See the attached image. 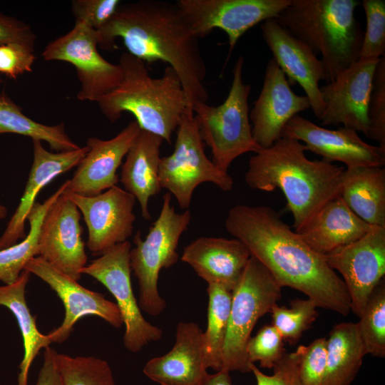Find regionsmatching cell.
I'll list each match as a JSON object with an SVG mask.
<instances>
[{"label": "cell", "mask_w": 385, "mask_h": 385, "mask_svg": "<svg viewBox=\"0 0 385 385\" xmlns=\"http://www.w3.org/2000/svg\"><path fill=\"white\" fill-rule=\"evenodd\" d=\"M225 227L282 288L301 292L317 307L349 314L351 300L342 279L273 208L237 205L229 210Z\"/></svg>", "instance_id": "1"}, {"label": "cell", "mask_w": 385, "mask_h": 385, "mask_svg": "<svg viewBox=\"0 0 385 385\" xmlns=\"http://www.w3.org/2000/svg\"><path fill=\"white\" fill-rule=\"evenodd\" d=\"M98 46L113 50L122 39L128 53L146 63H167L178 75L189 110L206 102L207 69L199 38L175 3L140 0L120 4L110 21L96 31Z\"/></svg>", "instance_id": "2"}, {"label": "cell", "mask_w": 385, "mask_h": 385, "mask_svg": "<svg viewBox=\"0 0 385 385\" xmlns=\"http://www.w3.org/2000/svg\"><path fill=\"white\" fill-rule=\"evenodd\" d=\"M301 142L282 137L253 155L245 182L253 190L284 194L295 232L302 229L329 201L339 196L344 168L324 160H312Z\"/></svg>", "instance_id": "3"}, {"label": "cell", "mask_w": 385, "mask_h": 385, "mask_svg": "<svg viewBox=\"0 0 385 385\" xmlns=\"http://www.w3.org/2000/svg\"><path fill=\"white\" fill-rule=\"evenodd\" d=\"M120 83L97 103L103 115L113 123L122 113H132L141 130L161 137L172 144L183 115L189 110L180 78L170 66L163 75L152 77L146 63L128 52L121 53Z\"/></svg>", "instance_id": "4"}, {"label": "cell", "mask_w": 385, "mask_h": 385, "mask_svg": "<svg viewBox=\"0 0 385 385\" xmlns=\"http://www.w3.org/2000/svg\"><path fill=\"white\" fill-rule=\"evenodd\" d=\"M359 4L356 0H291L275 20L321 55L329 83L359 59L364 34L355 16Z\"/></svg>", "instance_id": "5"}, {"label": "cell", "mask_w": 385, "mask_h": 385, "mask_svg": "<svg viewBox=\"0 0 385 385\" xmlns=\"http://www.w3.org/2000/svg\"><path fill=\"white\" fill-rule=\"evenodd\" d=\"M244 59L237 58L231 87L219 106L196 102L192 111L203 143L212 153V163L227 173L231 163L242 154L262 149L255 140L249 116L248 97L251 90L242 81Z\"/></svg>", "instance_id": "6"}, {"label": "cell", "mask_w": 385, "mask_h": 385, "mask_svg": "<svg viewBox=\"0 0 385 385\" xmlns=\"http://www.w3.org/2000/svg\"><path fill=\"white\" fill-rule=\"evenodd\" d=\"M192 215L189 210L176 212L171 205V195L163 196L158 217L145 238L139 231L133 238L135 247L130 251L131 270L138 279L140 309L151 316L160 314L166 307L158 288L160 272L177 263L179 240L188 229Z\"/></svg>", "instance_id": "7"}, {"label": "cell", "mask_w": 385, "mask_h": 385, "mask_svg": "<svg viewBox=\"0 0 385 385\" xmlns=\"http://www.w3.org/2000/svg\"><path fill=\"white\" fill-rule=\"evenodd\" d=\"M282 287L270 272L250 257L232 301L222 350V370L250 372L246 346L260 317L271 312L281 297Z\"/></svg>", "instance_id": "8"}, {"label": "cell", "mask_w": 385, "mask_h": 385, "mask_svg": "<svg viewBox=\"0 0 385 385\" xmlns=\"http://www.w3.org/2000/svg\"><path fill=\"white\" fill-rule=\"evenodd\" d=\"M159 178L161 188L168 190L185 210L199 185L211 183L225 192L234 186L228 173L221 171L206 155L194 113L189 112L183 115L176 130L173 152L160 158Z\"/></svg>", "instance_id": "9"}, {"label": "cell", "mask_w": 385, "mask_h": 385, "mask_svg": "<svg viewBox=\"0 0 385 385\" xmlns=\"http://www.w3.org/2000/svg\"><path fill=\"white\" fill-rule=\"evenodd\" d=\"M128 241L108 249L81 270L103 284L116 300L125 332L123 344L133 353L140 351L150 342L162 338L160 328L148 322L143 316L133 292Z\"/></svg>", "instance_id": "10"}, {"label": "cell", "mask_w": 385, "mask_h": 385, "mask_svg": "<svg viewBox=\"0 0 385 385\" xmlns=\"http://www.w3.org/2000/svg\"><path fill=\"white\" fill-rule=\"evenodd\" d=\"M96 31L75 21L65 35L48 43L41 53L45 61H61L72 64L76 71L81 88L79 101L97 102L120 82V66L108 62L98 51Z\"/></svg>", "instance_id": "11"}, {"label": "cell", "mask_w": 385, "mask_h": 385, "mask_svg": "<svg viewBox=\"0 0 385 385\" xmlns=\"http://www.w3.org/2000/svg\"><path fill=\"white\" fill-rule=\"evenodd\" d=\"M291 0H178L195 35L202 38L215 29L227 36L230 53L250 29L260 23L276 19Z\"/></svg>", "instance_id": "12"}, {"label": "cell", "mask_w": 385, "mask_h": 385, "mask_svg": "<svg viewBox=\"0 0 385 385\" xmlns=\"http://www.w3.org/2000/svg\"><path fill=\"white\" fill-rule=\"evenodd\" d=\"M324 257L329 266L342 276L351 311L359 317L385 274V226L373 225L360 239Z\"/></svg>", "instance_id": "13"}, {"label": "cell", "mask_w": 385, "mask_h": 385, "mask_svg": "<svg viewBox=\"0 0 385 385\" xmlns=\"http://www.w3.org/2000/svg\"><path fill=\"white\" fill-rule=\"evenodd\" d=\"M83 215L88 228L87 247L101 255L114 245L128 241L133 233L135 197L115 185L94 196L63 191Z\"/></svg>", "instance_id": "14"}, {"label": "cell", "mask_w": 385, "mask_h": 385, "mask_svg": "<svg viewBox=\"0 0 385 385\" xmlns=\"http://www.w3.org/2000/svg\"><path fill=\"white\" fill-rule=\"evenodd\" d=\"M81 215L77 206L62 193L46 212L38 239V257L76 281L88 260Z\"/></svg>", "instance_id": "15"}, {"label": "cell", "mask_w": 385, "mask_h": 385, "mask_svg": "<svg viewBox=\"0 0 385 385\" xmlns=\"http://www.w3.org/2000/svg\"><path fill=\"white\" fill-rule=\"evenodd\" d=\"M48 284L62 301L65 317L62 324L47 335L52 343H63L70 336L75 324L83 317H101L111 326L120 328L123 319L117 304L101 293L81 286L78 281L63 274L37 256L29 260L25 267Z\"/></svg>", "instance_id": "16"}, {"label": "cell", "mask_w": 385, "mask_h": 385, "mask_svg": "<svg viewBox=\"0 0 385 385\" xmlns=\"http://www.w3.org/2000/svg\"><path fill=\"white\" fill-rule=\"evenodd\" d=\"M282 137L304 142L307 151L329 163L339 161L346 167L385 165V149L366 143L356 131L343 126L323 128L299 114L287 122Z\"/></svg>", "instance_id": "17"}, {"label": "cell", "mask_w": 385, "mask_h": 385, "mask_svg": "<svg viewBox=\"0 0 385 385\" xmlns=\"http://www.w3.org/2000/svg\"><path fill=\"white\" fill-rule=\"evenodd\" d=\"M262 37L272 53L273 59L286 76L289 83H298L309 98L315 117L321 119L324 105L319 82H327L324 65L303 41L281 26L275 19L260 25Z\"/></svg>", "instance_id": "18"}, {"label": "cell", "mask_w": 385, "mask_h": 385, "mask_svg": "<svg viewBox=\"0 0 385 385\" xmlns=\"http://www.w3.org/2000/svg\"><path fill=\"white\" fill-rule=\"evenodd\" d=\"M378 60H359L334 81L320 87L323 126L339 125L368 131L367 106Z\"/></svg>", "instance_id": "19"}, {"label": "cell", "mask_w": 385, "mask_h": 385, "mask_svg": "<svg viewBox=\"0 0 385 385\" xmlns=\"http://www.w3.org/2000/svg\"><path fill=\"white\" fill-rule=\"evenodd\" d=\"M311 108L306 96L297 95L276 61L267 64L263 85L249 113L252 133L261 148H267L282 138L287 122Z\"/></svg>", "instance_id": "20"}, {"label": "cell", "mask_w": 385, "mask_h": 385, "mask_svg": "<svg viewBox=\"0 0 385 385\" xmlns=\"http://www.w3.org/2000/svg\"><path fill=\"white\" fill-rule=\"evenodd\" d=\"M140 131L135 120L130 122L109 140L89 138V150L68 180L65 191L90 197L113 188L119 181L117 170Z\"/></svg>", "instance_id": "21"}, {"label": "cell", "mask_w": 385, "mask_h": 385, "mask_svg": "<svg viewBox=\"0 0 385 385\" xmlns=\"http://www.w3.org/2000/svg\"><path fill=\"white\" fill-rule=\"evenodd\" d=\"M250 257L247 247L236 238L200 237L185 247L181 260L207 284L232 292Z\"/></svg>", "instance_id": "22"}, {"label": "cell", "mask_w": 385, "mask_h": 385, "mask_svg": "<svg viewBox=\"0 0 385 385\" xmlns=\"http://www.w3.org/2000/svg\"><path fill=\"white\" fill-rule=\"evenodd\" d=\"M202 332L196 323H178L172 349L150 359L143 369L145 375L160 385H200L207 374Z\"/></svg>", "instance_id": "23"}, {"label": "cell", "mask_w": 385, "mask_h": 385, "mask_svg": "<svg viewBox=\"0 0 385 385\" xmlns=\"http://www.w3.org/2000/svg\"><path fill=\"white\" fill-rule=\"evenodd\" d=\"M33 146L34 161L29 178L20 202L0 237V250L26 236L25 221L40 190L59 175L78 166L89 150L86 145L73 150L53 153L45 149L38 140H33Z\"/></svg>", "instance_id": "24"}, {"label": "cell", "mask_w": 385, "mask_h": 385, "mask_svg": "<svg viewBox=\"0 0 385 385\" xmlns=\"http://www.w3.org/2000/svg\"><path fill=\"white\" fill-rule=\"evenodd\" d=\"M372 226L354 214L339 195L296 232L313 250L324 255L360 239Z\"/></svg>", "instance_id": "25"}, {"label": "cell", "mask_w": 385, "mask_h": 385, "mask_svg": "<svg viewBox=\"0 0 385 385\" xmlns=\"http://www.w3.org/2000/svg\"><path fill=\"white\" fill-rule=\"evenodd\" d=\"M163 142L161 137L140 130L122 165L120 180L125 190L138 200L141 215L145 220L151 219L150 198L162 189L159 166Z\"/></svg>", "instance_id": "26"}, {"label": "cell", "mask_w": 385, "mask_h": 385, "mask_svg": "<svg viewBox=\"0 0 385 385\" xmlns=\"http://www.w3.org/2000/svg\"><path fill=\"white\" fill-rule=\"evenodd\" d=\"M340 196L359 218L385 226V169L352 166L344 170Z\"/></svg>", "instance_id": "27"}, {"label": "cell", "mask_w": 385, "mask_h": 385, "mask_svg": "<svg viewBox=\"0 0 385 385\" xmlns=\"http://www.w3.org/2000/svg\"><path fill=\"white\" fill-rule=\"evenodd\" d=\"M366 354L357 323L336 324L327 339V367L322 385H351Z\"/></svg>", "instance_id": "28"}, {"label": "cell", "mask_w": 385, "mask_h": 385, "mask_svg": "<svg viewBox=\"0 0 385 385\" xmlns=\"http://www.w3.org/2000/svg\"><path fill=\"white\" fill-rule=\"evenodd\" d=\"M30 272L24 270L12 284L0 286V305L8 308L14 315L19 327L24 344V356L19 365L17 385H28L30 367L40 350L52 343L47 334H41L26 300V287Z\"/></svg>", "instance_id": "29"}, {"label": "cell", "mask_w": 385, "mask_h": 385, "mask_svg": "<svg viewBox=\"0 0 385 385\" xmlns=\"http://www.w3.org/2000/svg\"><path fill=\"white\" fill-rule=\"evenodd\" d=\"M68 183L67 180L43 203L36 202L27 216L30 227L27 235L20 242L0 250V280L6 285L16 282L26 263L38 256L39 233L43 218L51 205L66 190Z\"/></svg>", "instance_id": "30"}, {"label": "cell", "mask_w": 385, "mask_h": 385, "mask_svg": "<svg viewBox=\"0 0 385 385\" xmlns=\"http://www.w3.org/2000/svg\"><path fill=\"white\" fill-rule=\"evenodd\" d=\"M15 133L30 137L32 140L46 141L56 152L69 151L80 148L68 135L63 123L47 125L34 121L23 113L4 91L0 93V135Z\"/></svg>", "instance_id": "31"}, {"label": "cell", "mask_w": 385, "mask_h": 385, "mask_svg": "<svg viewBox=\"0 0 385 385\" xmlns=\"http://www.w3.org/2000/svg\"><path fill=\"white\" fill-rule=\"evenodd\" d=\"M207 323L202 342L207 369L222 370V350L227 335L232 292L222 286L208 284Z\"/></svg>", "instance_id": "32"}, {"label": "cell", "mask_w": 385, "mask_h": 385, "mask_svg": "<svg viewBox=\"0 0 385 385\" xmlns=\"http://www.w3.org/2000/svg\"><path fill=\"white\" fill-rule=\"evenodd\" d=\"M62 385H116L108 363L94 356H71L56 352Z\"/></svg>", "instance_id": "33"}, {"label": "cell", "mask_w": 385, "mask_h": 385, "mask_svg": "<svg viewBox=\"0 0 385 385\" xmlns=\"http://www.w3.org/2000/svg\"><path fill=\"white\" fill-rule=\"evenodd\" d=\"M357 322L366 354L385 357V283L373 291Z\"/></svg>", "instance_id": "34"}, {"label": "cell", "mask_w": 385, "mask_h": 385, "mask_svg": "<svg viewBox=\"0 0 385 385\" xmlns=\"http://www.w3.org/2000/svg\"><path fill=\"white\" fill-rule=\"evenodd\" d=\"M317 304L310 299H295L289 307L277 304L272 308V325L278 330L284 341L289 344L298 342L318 316Z\"/></svg>", "instance_id": "35"}, {"label": "cell", "mask_w": 385, "mask_h": 385, "mask_svg": "<svg viewBox=\"0 0 385 385\" xmlns=\"http://www.w3.org/2000/svg\"><path fill=\"white\" fill-rule=\"evenodd\" d=\"M366 19L359 59L379 60L385 53V1L363 0Z\"/></svg>", "instance_id": "36"}, {"label": "cell", "mask_w": 385, "mask_h": 385, "mask_svg": "<svg viewBox=\"0 0 385 385\" xmlns=\"http://www.w3.org/2000/svg\"><path fill=\"white\" fill-rule=\"evenodd\" d=\"M368 131L366 135L385 149V58L377 62L367 106Z\"/></svg>", "instance_id": "37"}, {"label": "cell", "mask_w": 385, "mask_h": 385, "mask_svg": "<svg viewBox=\"0 0 385 385\" xmlns=\"http://www.w3.org/2000/svg\"><path fill=\"white\" fill-rule=\"evenodd\" d=\"M284 342L272 324L265 325L247 342L246 351L249 361L252 364L259 361L261 367L272 369L286 353Z\"/></svg>", "instance_id": "38"}, {"label": "cell", "mask_w": 385, "mask_h": 385, "mask_svg": "<svg viewBox=\"0 0 385 385\" xmlns=\"http://www.w3.org/2000/svg\"><path fill=\"white\" fill-rule=\"evenodd\" d=\"M301 346L299 375L303 385H322L327 367V339Z\"/></svg>", "instance_id": "39"}, {"label": "cell", "mask_w": 385, "mask_h": 385, "mask_svg": "<svg viewBox=\"0 0 385 385\" xmlns=\"http://www.w3.org/2000/svg\"><path fill=\"white\" fill-rule=\"evenodd\" d=\"M120 4L119 0H73L71 9L75 21L98 31L110 21Z\"/></svg>", "instance_id": "40"}, {"label": "cell", "mask_w": 385, "mask_h": 385, "mask_svg": "<svg viewBox=\"0 0 385 385\" xmlns=\"http://www.w3.org/2000/svg\"><path fill=\"white\" fill-rule=\"evenodd\" d=\"M300 354L301 346L293 352H286L272 368L271 375L265 374L252 364L250 372L255 376L256 385H303L299 375Z\"/></svg>", "instance_id": "41"}, {"label": "cell", "mask_w": 385, "mask_h": 385, "mask_svg": "<svg viewBox=\"0 0 385 385\" xmlns=\"http://www.w3.org/2000/svg\"><path fill=\"white\" fill-rule=\"evenodd\" d=\"M34 47L19 42L0 46V73L11 78L32 71Z\"/></svg>", "instance_id": "42"}, {"label": "cell", "mask_w": 385, "mask_h": 385, "mask_svg": "<svg viewBox=\"0 0 385 385\" xmlns=\"http://www.w3.org/2000/svg\"><path fill=\"white\" fill-rule=\"evenodd\" d=\"M35 39L29 25L0 13V46L19 42L34 47Z\"/></svg>", "instance_id": "43"}, {"label": "cell", "mask_w": 385, "mask_h": 385, "mask_svg": "<svg viewBox=\"0 0 385 385\" xmlns=\"http://www.w3.org/2000/svg\"><path fill=\"white\" fill-rule=\"evenodd\" d=\"M56 352L50 346L45 348L43 362L36 385H62L61 377L56 361Z\"/></svg>", "instance_id": "44"}, {"label": "cell", "mask_w": 385, "mask_h": 385, "mask_svg": "<svg viewBox=\"0 0 385 385\" xmlns=\"http://www.w3.org/2000/svg\"><path fill=\"white\" fill-rule=\"evenodd\" d=\"M200 385H232L230 372L217 371L215 374H206Z\"/></svg>", "instance_id": "45"}, {"label": "cell", "mask_w": 385, "mask_h": 385, "mask_svg": "<svg viewBox=\"0 0 385 385\" xmlns=\"http://www.w3.org/2000/svg\"><path fill=\"white\" fill-rule=\"evenodd\" d=\"M6 215H7L6 207L0 204V220L5 218Z\"/></svg>", "instance_id": "46"}]
</instances>
